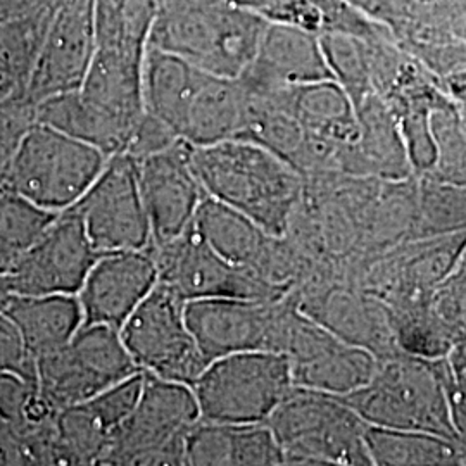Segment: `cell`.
Segmentation results:
<instances>
[{"label":"cell","instance_id":"6da1fadb","mask_svg":"<svg viewBox=\"0 0 466 466\" xmlns=\"http://www.w3.org/2000/svg\"><path fill=\"white\" fill-rule=\"evenodd\" d=\"M192 165L206 194L275 237H285L306 190L298 167L261 144L232 138L192 147Z\"/></svg>","mask_w":466,"mask_h":466},{"label":"cell","instance_id":"7a4b0ae2","mask_svg":"<svg viewBox=\"0 0 466 466\" xmlns=\"http://www.w3.org/2000/svg\"><path fill=\"white\" fill-rule=\"evenodd\" d=\"M268 23L237 0H161L149 46L206 73L238 78L254 61Z\"/></svg>","mask_w":466,"mask_h":466},{"label":"cell","instance_id":"3957f363","mask_svg":"<svg viewBox=\"0 0 466 466\" xmlns=\"http://www.w3.org/2000/svg\"><path fill=\"white\" fill-rule=\"evenodd\" d=\"M339 398L368 425L456 439L442 358L429 360L402 350L377 358L370 380Z\"/></svg>","mask_w":466,"mask_h":466},{"label":"cell","instance_id":"277c9868","mask_svg":"<svg viewBox=\"0 0 466 466\" xmlns=\"http://www.w3.org/2000/svg\"><path fill=\"white\" fill-rule=\"evenodd\" d=\"M267 425L285 454V465L373 466L368 423L339 396L294 387Z\"/></svg>","mask_w":466,"mask_h":466},{"label":"cell","instance_id":"5b68a950","mask_svg":"<svg viewBox=\"0 0 466 466\" xmlns=\"http://www.w3.org/2000/svg\"><path fill=\"white\" fill-rule=\"evenodd\" d=\"M200 420L215 423H267L296 387L287 356L248 350L211 361L190 385Z\"/></svg>","mask_w":466,"mask_h":466},{"label":"cell","instance_id":"8992f818","mask_svg":"<svg viewBox=\"0 0 466 466\" xmlns=\"http://www.w3.org/2000/svg\"><path fill=\"white\" fill-rule=\"evenodd\" d=\"M107 159L97 147L35 123L25 135L4 185L44 209L61 213L84 198Z\"/></svg>","mask_w":466,"mask_h":466},{"label":"cell","instance_id":"52a82bcc","mask_svg":"<svg viewBox=\"0 0 466 466\" xmlns=\"http://www.w3.org/2000/svg\"><path fill=\"white\" fill-rule=\"evenodd\" d=\"M138 402L119 429L100 465H185L187 435L200 420L194 390L146 373Z\"/></svg>","mask_w":466,"mask_h":466},{"label":"cell","instance_id":"ba28073f","mask_svg":"<svg viewBox=\"0 0 466 466\" xmlns=\"http://www.w3.org/2000/svg\"><path fill=\"white\" fill-rule=\"evenodd\" d=\"M119 329L86 325L66 346L38 358L40 392L57 411L99 396L140 373Z\"/></svg>","mask_w":466,"mask_h":466},{"label":"cell","instance_id":"9c48e42d","mask_svg":"<svg viewBox=\"0 0 466 466\" xmlns=\"http://www.w3.org/2000/svg\"><path fill=\"white\" fill-rule=\"evenodd\" d=\"M296 306L294 290L280 299L206 298L187 300L185 317L209 365L237 352H282Z\"/></svg>","mask_w":466,"mask_h":466},{"label":"cell","instance_id":"30bf717a","mask_svg":"<svg viewBox=\"0 0 466 466\" xmlns=\"http://www.w3.org/2000/svg\"><path fill=\"white\" fill-rule=\"evenodd\" d=\"M185 304L187 300L157 282L119 332L142 371L192 385L208 361L187 323Z\"/></svg>","mask_w":466,"mask_h":466},{"label":"cell","instance_id":"8fae6325","mask_svg":"<svg viewBox=\"0 0 466 466\" xmlns=\"http://www.w3.org/2000/svg\"><path fill=\"white\" fill-rule=\"evenodd\" d=\"M157 282L184 300L206 298L280 299L289 296L249 268L237 267L213 249L190 225L178 237L150 246Z\"/></svg>","mask_w":466,"mask_h":466},{"label":"cell","instance_id":"7c38bea8","mask_svg":"<svg viewBox=\"0 0 466 466\" xmlns=\"http://www.w3.org/2000/svg\"><path fill=\"white\" fill-rule=\"evenodd\" d=\"M99 254L152 246L149 217L140 194L137 161L128 154L107 159L99 178L71 208Z\"/></svg>","mask_w":466,"mask_h":466},{"label":"cell","instance_id":"4fadbf2b","mask_svg":"<svg viewBox=\"0 0 466 466\" xmlns=\"http://www.w3.org/2000/svg\"><path fill=\"white\" fill-rule=\"evenodd\" d=\"M282 354L287 356L296 387L346 396L370 380L377 356L342 340L315 318L292 311Z\"/></svg>","mask_w":466,"mask_h":466},{"label":"cell","instance_id":"5bb4252c","mask_svg":"<svg viewBox=\"0 0 466 466\" xmlns=\"http://www.w3.org/2000/svg\"><path fill=\"white\" fill-rule=\"evenodd\" d=\"M294 296L302 313L342 340L377 358L400 350L387 306L358 285L318 271L294 289Z\"/></svg>","mask_w":466,"mask_h":466},{"label":"cell","instance_id":"9a60e30c","mask_svg":"<svg viewBox=\"0 0 466 466\" xmlns=\"http://www.w3.org/2000/svg\"><path fill=\"white\" fill-rule=\"evenodd\" d=\"M96 0H61L50 16L25 97L32 104L78 90L96 52Z\"/></svg>","mask_w":466,"mask_h":466},{"label":"cell","instance_id":"2e32d148","mask_svg":"<svg viewBox=\"0 0 466 466\" xmlns=\"http://www.w3.org/2000/svg\"><path fill=\"white\" fill-rule=\"evenodd\" d=\"M99 256L80 217L73 209H65L9 273L13 292L76 296Z\"/></svg>","mask_w":466,"mask_h":466},{"label":"cell","instance_id":"e0dca14e","mask_svg":"<svg viewBox=\"0 0 466 466\" xmlns=\"http://www.w3.org/2000/svg\"><path fill=\"white\" fill-rule=\"evenodd\" d=\"M137 173L149 217L152 246L185 232L206 198L192 165V146L178 140L167 149L138 159Z\"/></svg>","mask_w":466,"mask_h":466},{"label":"cell","instance_id":"ac0fdd59","mask_svg":"<svg viewBox=\"0 0 466 466\" xmlns=\"http://www.w3.org/2000/svg\"><path fill=\"white\" fill-rule=\"evenodd\" d=\"M144 371L65 408L56 417L59 465H100L119 425L130 417L144 387Z\"/></svg>","mask_w":466,"mask_h":466},{"label":"cell","instance_id":"d6986e66","mask_svg":"<svg viewBox=\"0 0 466 466\" xmlns=\"http://www.w3.org/2000/svg\"><path fill=\"white\" fill-rule=\"evenodd\" d=\"M157 283L150 249L100 254L76 294L86 325L121 329Z\"/></svg>","mask_w":466,"mask_h":466},{"label":"cell","instance_id":"ffe728a7","mask_svg":"<svg viewBox=\"0 0 466 466\" xmlns=\"http://www.w3.org/2000/svg\"><path fill=\"white\" fill-rule=\"evenodd\" d=\"M358 137L340 154L342 173L377 178L404 180L415 175L400 123L385 100L375 92L356 107Z\"/></svg>","mask_w":466,"mask_h":466},{"label":"cell","instance_id":"44dd1931","mask_svg":"<svg viewBox=\"0 0 466 466\" xmlns=\"http://www.w3.org/2000/svg\"><path fill=\"white\" fill-rule=\"evenodd\" d=\"M242 75L292 86L333 80L319 36L283 23H268L259 50Z\"/></svg>","mask_w":466,"mask_h":466},{"label":"cell","instance_id":"7402d4cb","mask_svg":"<svg viewBox=\"0 0 466 466\" xmlns=\"http://www.w3.org/2000/svg\"><path fill=\"white\" fill-rule=\"evenodd\" d=\"M246 116L244 90L238 78L200 71L185 113L180 138L192 147L237 138Z\"/></svg>","mask_w":466,"mask_h":466},{"label":"cell","instance_id":"603a6c76","mask_svg":"<svg viewBox=\"0 0 466 466\" xmlns=\"http://www.w3.org/2000/svg\"><path fill=\"white\" fill-rule=\"evenodd\" d=\"M2 313L15 321L36 361L66 346L84 325L82 304L73 294H15Z\"/></svg>","mask_w":466,"mask_h":466},{"label":"cell","instance_id":"cb8c5ba5","mask_svg":"<svg viewBox=\"0 0 466 466\" xmlns=\"http://www.w3.org/2000/svg\"><path fill=\"white\" fill-rule=\"evenodd\" d=\"M202 69L150 47L144 61V106L180 138L185 113Z\"/></svg>","mask_w":466,"mask_h":466},{"label":"cell","instance_id":"d4e9b609","mask_svg":"<svg viewBox=\"0 0 466 466\" xmlns=\"http://www.w3.org/2000/svg\"><path fill=\"white\" fill-rule=\"evenodd\" d=\"M268 21L290 25L318 36L346 35L375 40L392 35L377 17L350 0H289Z\"/></svg>","mask_w":466,"mask_h":466},{"label":"cell","instance_id":"484cf974","mask_svg":"<svg viewBox=\"0 0 466 466\" xmlns=\"http://www.w3.org/2000/svg\"><path fill=\"white\" fill-rule=\"evenodd\" d=\"M367 448L377 466H465L466 448L437 433L368 425Z\"/></svg>","mask_w":466,"mask_h":466},{"label":"cell","instance_id":"4316f807","mask_svg":"<svg viewBox=\"0 0 466 466\" xmlns=\"http://www.w3.org/2000/svg\"><path fill=\"white\" fill-rule=\"evenodd\" d=\"M35 115L36 123L90 144L107 157L127 149V137L111 121L90 107L78 90L38 102L35 106Z\"/></svg>","mask_w":466,"mask_h":466},{"label":"cell","instance_id":"83f0119b","mask_svg":"<svg viewBox=\"0 0 466 466\" xmlns=\"http://www.w3.org/2000/svg\"><path fill=\"white\" fill-rule=\"evenodd\" d=\"M57 215L0 184V273L15 269Z\"/></svg>","mask_w":466,"mask_h":466},{"label":"cell","instance_id":"f1b7e54d","mask_svg":"<svg viewBox=\"0 0 466 466\" xmlns=\"http://www.w3.org/2000/svg\"><path fill=\"white\" fill-rule=\"evenodd\" d=\"M52 13L0 25V97H25Z\"/></svg>","mask_w":466,"mask_h":466},{"label":"cell","instance_id":"f546056e","mask_svg":"<svg viewBox=\"0 0 466 466\" xmlns=\"http://www.w3.org/2000/svg\"><path fill=\"white\" fill-rule=\"evenodd\" d=\"M418 178L415 238L466 233V185L448 184L432 177Z\"/></svg>","mask_w":466,"mask_h":466},{"label":"cell","instance_id":"4dcf8cb0","mask_svg":"<svg viewBox=\"0 0 466 466\" xmlns=\"http://www.w3.org/2000/svg\"><path fill=\"white\" fill-rule=\"evenodd\" d=\"M432 134L437 156L427 177L448 184L466 185V128L452 100L433 109Z\"/></svg>","mask_w":466,"mask_h":466},{"label":"cell","instance_id":"1f68e13d","mask_svg":"<svg viewBox=\"0 0 466 466\" xmlns=\"http://www.w3.org/2000/svg\"><path fill=\"white\" fill-rule=\"evenodd\" d=\"M427 308L450 350L466 344V248L450 275L433 287Z\"/></svg>","mask_w":466,"mask_h":466},{"label":"cell","instance_id":"d6a6232c","mask_svg":"<svg viewBox=\"0 0 466 466\" xmlns=\"http://www.w3.org/2000/svg\"><path fill=\"white\" fill-rule=\"evenodd\" d=\"M327 65L333 80L350 96L354 107L370 94H373L368 76L365 40L346 35L319 36Z\"/></svg>","mask_w":466,"mask_h":466},{"label":"cell","instance_id":"836d02e7","mask_svg":"<svg viewBox=\"0 0 466 466\" xmlns=\"http://www.w3.org/2000/svg\"><path fill=\"white\" fill-rule=\"evenodd\" d=\"M35 123V104L26 97L11 96L0 99V184H4L25 135Z\"/></svg>","mask_w":466,"mask_h":466},{"label":"cell","instance_id":"e575fe53","mask_svg":"<svg viewBox=\"0 0 466 466\" xmlns=\"http://www.w3.org/2000/svg\"><path fill=\"white\" fill-rule=\"evenodd\" d=\"M0 371H11L38 382V361L15 321L4 313H0Z\"/></svg>","mask_w":466,"mask_h":466},{"label":"cell","instance_id":"d590c367","mask_svg":"<svg viewBox=\"0 0 466 466\" xmlns=\"http://www.w3.org/2000/svg\"><path fill=\"white\" fill-rule=\"evenodd\" d=\"M59 2L61 0H0V25L46 15L56 9Z\"/></svg>","mask_w":466,"mask_h":466},{"label":"cell","instance_id":"8d00e7d4","mask_svg":"<svg viewBox=\"0 0 466 466\" xmlns=\"http://www.w3.org/2000/svg\"><path fill=\"white\" fill-rule=\"evenodd\" d=\"M237 2L246 5L250 11L261 15L268 21V17L271 16L279 7H282L283 4L289 0H237Z\"/></svg>","mask_w":466,"mask_h":466},{"label":"cell","instance_id":"74e56055","mask_svg":"<svg viewBox=\"0 0 466 466\" xmlns=\"http://www.w3.org/2000/svg\"><path fill=\"white\" fill-rule=\"evenodd\" d=\"M13 296H15V292H13V287H11L9 275L0 273V313L4 311V308L7 306V302Z\"/></svg>","mask_w":466,"mask_h":466},{"label":"cell","instance_id":"f35d334b","mask_svg":"<svg viewBox=\"0 0 466 466\" xmlns=\"http://www.w3.org/2000/svg\"><path fill=\"white\" fill-rule=\"evenodd\" d=\"M0 99H2V97H0Z\"/></svg>","mask_w":466,"mask_h":466}]
</instances>
